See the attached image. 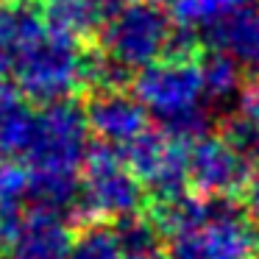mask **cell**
I'll return each mask as SVG.
<instances>
[{
    "instance_id": "9a60e30c",
    "label": "cell",
    "mask_w": 259,
    "mask_h": 259,
    "mask_svg": "<svg viewBox=\"0 0 259 259\" xmlns=\"http://www.w3.org/2000/svg\"><path fill=\"white\" fill-rule=\"evenodd\" d=\"M114 234L123 248V256H142V253L162 251V231L153 223L151 214L134 212L114 220Z\"/></svg>"
},
{
    "instance_id": "52a82bcc",
    "label": "cell",
    "mask_w": 259,
    "mask_h": 259,
    "mask_svg": "<svg viewBox=\"0 0 259 259\" xmlns=\"http://www.w3.org/2000/svg\"><path fill=\"white\" fill-rule=\"evenodd\" d=\"M251 173V162L234 151L223 137H201L190 145V179L198 192L237 195Z\"/></svg>"
},
{
    "instance_id": "ffe728a7",
    "label": "cell",
    "mask_w": 259,
    "mask_h": 259,
    "mask_svg": "<svg viewBox=\"0 0 259 259\" xmlns=\"http://www.w3.org/2000/svg\"><path fill=\"white\" fill-rule=\"evenodd\" d=\"M242 206L248 209V214H251L253 220H259V162L251 167L248 181H245V187H242Z\"/></svg>"
},
{
    "instance_id": "2e32d148",
    "label": "cell",
    "mask_w": 259,
    "mask_h": 259,
    "mask_svg": "<svg viewBox=\"0 0 259 259\" xmlns=\"http://www.w3.org/2000/svg\"><path fill=\"white\" fill-rule=\"evenodd\" d=\"M67 259H125V256L117 242V234H114V226H106L103 220H98V223L81 226Z\"/></svg>"
},
{
    "instance_id": "5b68a950",
    "label": "cell",
    "mask_w": 259,
    "mask_h": 259,
    "mask_svg": "<svg viewBox=\"0 0 259 259\" xmlns=\"http://www.w3.org/2000/svg\"><path fill=\"white\" fill-rule=\"evenodd\" d=\"M131 90L156 123L201 106V98L206 95L198 59L176 56H162L148 67L137 70Z\"/></svg>"
},
{
    "instance_id": "cb8c5ba5",
    "label": "cell",
    "mask_w": 259,
    "mask_h": 259,
    "mask_svg": "<svg viewBox=\"0 0 259 259\" xmlns=\"http://www.w3.org/2000/svg\"><path fill=\"white\" fill-rule=\"evenodd\" d=\"M125 259H167L162 251H156V253H142V256H125Z\"/></svg>"
},
{
    "instance_id": "6da1fadb",
    "label": "cell",
    "mask_w": 259,
    "mask_h": 259,
    "mask_svg": "<svg viewBox=\"0 0 259 259\" xmlns=\"http://www.w3.org/2000/svg\"><path fill=\"white\" fill-rule=\"evenodd\" d=\"M84 56L87 48L75 36L48 28L14 67V81L31 103H56L84 90Z\"/></svg>"
},
{
    "instance_id": "ac0fdd59",
    "label": "cell",
    "mask_w": 259,
    "mask_h": 259,
    "mask_svg": "<svg viewBox=\"0 0 259 259\" xmlns=\"http://www.w3.org/2000/svg\"><path fill=\"white\" fill-rule=\"evenodd\" d=\"M226 142L234 148L240 156H245L251 164L259 162V123L251 120L248 114H234L223 123V131H220Z\"/></svg>"
},
{
    "instance_id": "4fadbf2b",
    "label": "cell",
    "mask_w": 259,
    "mask_h": 259,
    "mask_svg": "<svg viewBox=\"0 0 259 259\" xmlns=\"http://www.w3.org/2000/svg\"><path fill=\"white\" fill-rule=\"evenodd\" d=\"M39 9L48 28L75 39L98 34L103 25V14L95 0H39Z\"/></svg>"
},
{
    "instance_id": "44dd1931",
    "label": "cell",
    "mask_w": 259,
    "mask_h": 259,
    "mask_svg": "<svg viewBox=\"0 0 259 259\" xmlns=\"http://www.w3.org/2000/svg\"><path fill=\"white\" fill-rule=\"evenodd\" d=\"M240 112L259 123V78L245 81V87L240 92Z\"/></svg>"
},
{
    "instance_id": "277c9868",
    "label": "cell",
    "mask_w": 259,
    "mask_h": 259,
    "mask_svg": "<svg viewBox=\"0 0 259 259\" xmlns=\"http://www.w3.org/2000/svg\"><path fill=\"white\" fill-rule=\"evenodd\" d=\"M90 117L87 106L75 103L73 98L48 103L39 109V125H36L34 148L28 153L31 170H62V173H78L90 156Z\"/></svg>"
},
{
    "instance_id": "9c48e42d",
    "label": "cell",
    "mask_w": 259,
    "mask_h": 259,
    "mask_svg": "<svg viewBox=\"0 0 259 259\" xmlns=\"http://www.w3.org/2000/svg\"><path fill=\"white\" fill-rule=\"evenodd\" d=\"M64 214L31 209L20 226V234L14 237L12 259H67L73 248V229Z\"/></svg>"
},
{
    "instance_id": "7c38bea8",
    "label": "cell",
    "mask_w": 259,
    "mask_h": 259,
    "mask_svg": "<svg viewBox=\"0 0 259 259\" xmlns=\"http://www.w3.org/2000/svg\"><path fill=\"white\" fill-rule=\"evenodd\" d=\"M206 45L214 51L229 53L231 59L248 70L259 67V12L251 6L240 9V12L229 14L226 20L203 28Z\"/></svg>"
},
{
    "instance_id": "5bb4252c",
    "label": "cell",
    "mask_w": 259,
    "mask_h": 259,
    "mask_svg": "<svg viewBox=\"0 0 259 259\" xmlns=\"http://www.w3.org/2000/svg\"><path fill=\"white\" fill-rule=\"evenodd\" d=\"M201 64V78H203V92L206 98H229L234 92H242L245 87V75H242V64L231 59L223 51L203 53L198 59Z\"/></svg>"
},
{
    "instance_id": "603a6c76",
    "label": "cell",
    "mask_w": 259,
    "mask_h": 259,
    "mask_svg": "<svg viewBox=\"0 0 259 259\" xmlns=\"http://www.w3.org/2000/svg\"><path fill=\"white\" fill-rule=\"evenodd\" d=\"M151 3H156V6H162V9H173V12H176L184 0H151Z\"/></svg>"
},
{
    "instance_id": "7402d4cb",
    "label": "cell",
    "mask_w": 259,
    "mask_h": 259,
    "mask_svg": "<svg viewBox=\"0 0 259 259\" xmlns=\"http://www.w3.org/2000/svg\"><path fill=\"white\" fill-rule=\"evenodd\" d=\"M131 0H95V6L101 9V14H103V20L106 17H112L114 12H120L123 6H128Z\"/></svg>"
},
{
    "instance_id": "484cf974",
    "label": "cell",
    "mask_w": 259,
    "mask_h": 259,
    "mask_svg": "<svg viewBox=\"0 0 259 259\" xmlns=\"http://www.w3.org/2000/svg\"><path fill=\"white\" fill-rule=\"evenodd\" d=\"M253 259H259V251H256V256H253Z\"/></svg>"
},
{
    "instance_id": "d6986e66",
    "label": "cell",
    "mask_w": 259,
    "mask_h": 259,
    "mask_svg": "<svg viewBox=\"0 0 259 259\" xmlns=\"http://www.w3.org/2000/svg\"><path fill=\"white\" fill-rule=\"evenodd\" d=\"M31 173L14 159H0V206H23L28 198Z\"/></svg>"
},
{
    "instance_id": "8fae6325",
    "label": "cell",
    "mask_w": 259,
    "mask_h": 259,
    "mask_svg": "<svg viewBox=\"0 0 259 259\" xmlns=\"http://www.w3.org/2000/svg\"><path fill=\"white\" fill-rule=\"evenodd\" d=\"M48 31L39 3H0V78L12 75L23 53Z\"/></svg>"
},
{
    "instance_id": "4316f807",
    "label": "cell",
    "mask_w": 259,
    "mask_h": 259,
    "mask_svg": "<svg viewBox=\"0 0 259 259\" xmlns=\"http://www.w3.org/2000/svg\"><path fill=\"white\" fill-rule=\"evenodd\" d=\"M0 259H6V256H3V253H0Z\"/></svg>"
},
{
    "instance_id": "8992f818",
    "label": "cell",
    "mask_w": 259,
    "mask_h": 259,
    "mask_svg": "<svg viewBox=\"0 0 259 259\" xmlns=\"http://www.w3.org/2000/svg\"><path fill=\"white\" fill-rule=\"evenodd\" d=\"M256 251L259 229L245 212L170 240V259H253Z\"/></svg>"
},
{
    "instance_id": "3957f363",
    "label": "cell",
    "mask_w": 259,
    "mask_h": 259,
    "mask_svg": "<svg viewBox=\"0 0 259 259\" xmlns=\"http://www.w3.org/2000/svg\"><path fill=\"white\" fill-rule=\"evenodd\" d=\"M173 20L151 0H131L128 6L103 20L98 45L134 70H142L167 53Z\"/></svg>"
},
{
    "instance_id": "d4e9b609",
    "label": "cell",
    "mask_w": 259,
    "mask_h": 259,
    "mask_svg": "<svg viewBox=\"0 0 259 259\" xmlns=\"http://www.w3.org/2000/svg\"><path fill=\"white\" fill-rule=\"evenodd\" d=\"M3 3H23V0H3Z\"/></svg>"
},
{
    "instance_id": "e0dca14e",
    "label": "cell",
    "mask_w": 259,
    "mask_h": 259,
    "mask_svg": "<svg viewBox=\"0 0 259 259\" xmlns=\"http://www.w3.org/2000/svg\"><path fill=\"white\" fill-rule=\"evenodd\" d=\"M251 0H184L179 9H176V17L179 23L192 25V28H209V25L226 20L229 14L245 9Z\"/></svg>"
},
{
    "instance_id": "7a4b0ae2",
    "label": "cell",
    "mask_w": 259,
    "mask_h": 259,
    "mask_svg": "<svg viewBox=\"0 0 259 259\" xmlns=\"http://www.w3.org/2000/svg\"><path fill=\"white\" fill-rule=\"evenodd\" d=\"M84 220L87 226L98 220H120L125 214L142 212L148 190L142 179L131 170L120 145H101L90 148L84 162Z\"/></svg>"
},
{
    "instance_id": "ba28073f",
    "label": "cell",
    "mask_w": 259,
    "mask_h": 259,
    "mask_svg": "<svg viewBox=\"0 0 259 259\" xmlns=\"http://www.w3.org/2000/svg\"><path fill=\"white\" fill-rule=\"evenodd\" d=\"M87 117L101 142L120 148L148 131V109L142 106L140 98L128 95L125 90L92 92L87 101Z\"/></svg>"
},
{
    "instance_id": "30bf717a",
    "label": "cell",
    "mask_w": 259,
    "mask_h": 259,
    "mask_svg": "<svg viewBox=\"0 0 259 259\" xmlns=\"http://www.w3.org/2000/svg\"><path fill=\"white\" fill-rule=\"evenodd\" d=\"M39 112L20 92L17 84L0 81V159H28L34 148Z\"/></svg>"
}]
</instances>
